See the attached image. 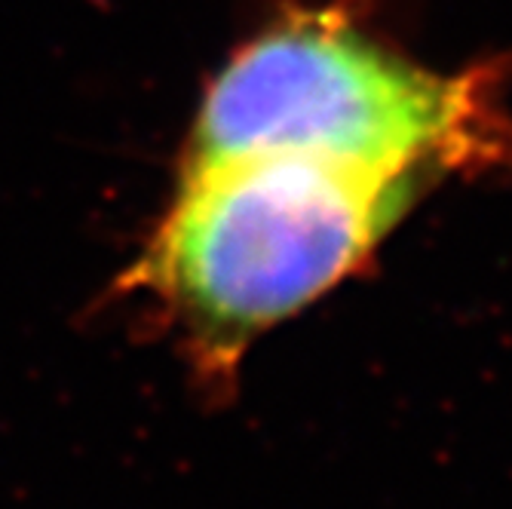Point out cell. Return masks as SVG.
Segmentation results:
<instances>
[{
	"label": "cell",
	"instance_id": "cell-1",
	"mask_svg": "<svg viewBox=\"0 0 512 509\" xmlns=\"http://www.w3.org/2000/svg\"><path fill=\"white\" fill-rule=\"evenodd\" d=\"M417 175L298 154L184 166L120 289L154 301L203 384L359 270L408 209Z\"/></svg>",
	"mask_w": 512,
	"mask_h": 509
},
{
	"label": "cell",
	"instance_id": "cell-2",
	"mask_svg": "<svg viewBox=\"0 0 512 509\" xmlns=\"http://www.w3.org/2000/svg\"><path fill=\"white\" fill-rule=\"evenodd\" d=\"M479 102L329 16H292L209 83L184 166L298 154L421 175L467 154Z\"/></svg>",
	"mask_w": 512,
	"mask_h": 509
}]
</instances>
